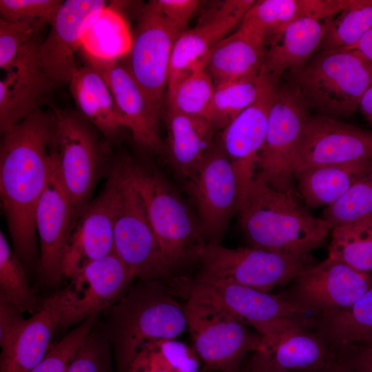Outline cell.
Returning <instances> with one entry per match:
<instances>
[{"instance_id": "obj_1", "label": "cell", "mask_w": 372, "mask_h": 372, "mask_svg": "<svg viewBox=\"0 0 372 372\" xmlns=\"http://www.w3.org/2000/svg\"><path fill=\"white\" fill-rule=\"evenodd\" d=\"M3 136L0 145V198L14 251L23 265L39 261L36 208L56 157L54 113L40 109Z\"/></svg>"}, {"instance_id": "obj_2", "label": "cell", "mask_w": 372, "mask_h": 372, "mask_svg": "<svg viewBox=\"0 0 372 372\" xmlns=\"http://www.w3.org/2000/svg\"><path fill=\"white\" fill-rule=\"evenodd\" d=\"M236 213L249 247L289 255L308 256L333 229L303 207L295 192L277 190L258 178L247 189Z\"/></svg>"}, {"instance_id": "obj_3", "label": "cell", "mask_w": 372, "mask_h": 372, "mask_svg": "<svg viewBox=\"0 0 372 372\" xmlns=\"http://www.w3.org/2000/svg\"><path fill=\"white\" fill-rule=\"evenodd\" d=\"M98 327L110 345L116 372H128L144 342L175 338L187 328V319L184 305L162 280H139L105 309Z\"/></svg>"}, {"instance_id": "obj_4", "label": "cell", "mask_w": 372, "mask_h": 372, "mask_svg": "<svg viewBox=\"0 0 372 372\" xmlns=\"http://www.w3.org/2000/svg\"><path fill=\"white\" fill-rule=\"evenodd\" d=\"M125 169L145 204L161 250L172 270L194 260L206 245L198 218L160 174L130 159Z\"/></svg>"}, {"instance_id": "obj_5", "label": "cell", "mask_w": 372, "mask_h": 372, "mask_svg": "<svg viewBox=\"0 0 372 372\" xmlns=\"http://www.w3.org/2000/svg\"><path fill=\"white\" fill-rule=\"evenodd\" d=\"M295 87L324 116H348L372 85V61L356 50L317 52L294 74Z\"/></svg>"}, {"instance_id": "obj_6", "label": "cell", "mask_w": 372, "mask_h": 372, "mask_svg": "<svg viewBox=\"0 0 372 372\" xmlns=\"http://www.w3.org/2000/svg\"><path fill=\"white\" fill-rule=\"evenodd\" d=\"M187 328L205 372H238L251 353L265 351L262 337L211 300L185 293Z\"/></svg>"}, {"instance_id": "obj_7", "label": "cell", "mask_w": 372, "mask_h": 372, "mask_svg": "<svg viewBox=\"0 0 372 372\" xmlns=\"http://www.w3.org/2000/svg\"><path fill=\"white\" fill-rule=\"evenodd\" d=\"M195 280L229 282L264 292L293 280L311 265L310 256H294L252 247L231 249L206 244L200 251Z\"/></svg>"}, {"instance_id": "obj_8", "label": "cell", "mask_w": 372, "mask_h": 372, "mask_svg": "<svg viewBox=\"0 0 372 372\" xmlns=\"http://www.w3.org/2000/svg\"><path fill=\"white\" fill-rule=\"evenodd\" d=\"M119 198L114 231V252L138 280H163L173 271L149 218L144 200L122 163Z\"/></svg>"}, {"instance_id": "obj_9", "label": "cell", "mask_w": 372, "mask_h": 372, "mask_svg": "<svg viewBox=\"0 0 372 372\" xmlns=\"http://www.w3.org/2000/svg\"><path fill=\"white\" fill-rule=\"evenodd\" d=\"M182 293H195L219 304L263 338L265 346L296 322L315 323L310 311L289 299L248 287L223 282L180 279Z\"/></svg>"}, {"instance_id": "obj_10", "label": "cell", "mask_w": 372, "mask_h": 372, "mask_svg": "<svg viewBox=\"0 0 372 372\" xmlns=\"http://www.w3.org/2000/svg\"><path fill=\"white\" fill-rule=\"evenodd\" d=\"M184 30L163 15L155 1H149L141 12L122 63L159 116L174 46Z\"/></svg>"}, {"instance_id": "obj_11", "label": "cell", "mask_w": 372, "mask_h": 372, "mask_svg": "<svg viewBox=\"0 0 372 372\" xmlns=\"http://www.w3.org/2000/svg\"><path fill=\"white\" fill-rule=\"evenodd\" d=\"M307 107L295 86L276 88L256 178L277 190L295 192L292 160L309 116Z\"/></svg>"}, {"instance_id": "obj_12", "label": "cell", "mask_w": 372, "mask_h": 372, "mask_svg": "<svg viewBox=\"0 0 372 372\" xmlns=\"http://www.w3.org/2000/svg\"><path fill=\"white\" fill-rule=\"evenodd\" d=\"M185 187L196 207L206 244H219L239 204L236 176L220 139L213 143Z\"/></svg>"}, {"instance_id": "obj_13", "label": "cell", "mask_w": 372, "mask_h": 372, "mask_svg": "<svg viewBox=\"0 0 372 372\" xmlns=\"http://www.w3.org/2000/svg\"><path fill=\"white\" fill-rule=\"evenodd\" d=\"M53 113L58 167L76 217L89 203L100 165L101 147L93 125L79 112L54 109Z\"/></svg>"}, {"instance_id": "obj_14", "label": "cell", "mask_w": 372, "mask_h": 372, "mask_svg": "<svg viewBox=\"0 0 372 372\" xmlns=\"http://www.w3.org/2000/svg\"><path fill=\"white\" fill-rule=\"evenodd\" d=\"M118 198L116 166L103 191L80 210L72 223L63 258V277L71 280L89 263L114 252Z\"/></svg>"}, {"instance_id": "obj_15", "label": "cell", "mask_w": 372, "mask_h": 372, "mask_svg": "<svg viewBox=\"0 0 372 372\" xmlns=\"http://www.w3.org/2000/svg\"><path fill=\"white\" fill-rule=\"evenodd\" d=\"M293 280L289 300L320 316L349 308L372 287L369 273L329 258L309 265Z\"/></svg>"}, {"instance_id": "obj_16", "label": "cell", "mask_w": 372, "mask_h": 372, "mask_svg": "<svg viewBox=\"0 0 372 372\" xmlns=\"http://www.w3.org/2000/svg\"><path fill=\"white\" fill-rule=\"evenodd\" d=\"M74 218V205L56 157L34 216L40 244L38 271L41 281L47 287L56 285L63 277V258Z\"/></svg>"}, {"instance_id": "obj_17", "label": "cell", "mask_w": 372, "mask_h": 372, "mask_svg": "<svg viewBox=\"0 0 372 372\" xmlns=\"http://www.w3.org/2000/svg\"><path fill=\"white\" fill-rule=\"evenodd\" d=\"M372 159V131L324 115L309 116L292 160L304 168Z\"/></svg>"}, {"instance_id": "obj_18", "label": "cell", "mask_w": 372, "mask_h": 372, "mask_svg": "<svg viewBox=\"0 0 372 372\" xmlns=\"http://www.w3.org/2000/svg\"><path fill=\"white\" fill-rule=\"evenodd\" d=\"M107 7L103 0L63 1L45 39L38 46L41 65L57 85L68 84L78 69L76 52L90 26Z\"/></svg>"}, {"instance_id": "obj_19", "label": "cell", "mask_w": 372, "mask_h": 372, "mask_svg": "<svg viewBox=\"0 0 372 372\" xmlns=\"http://www.w3.org/2000/svg\"><path fill=\"white\" fill-rule=\"evenodd\" d=\"M72 298L68 287L39 303L37 311L1 348L0 372H29L44 358L56 331L68 327Z\"/></svg>"}, {"instance_id": "obj_20", "label": "cell", "mask_w": 372, "mask_h": 372, "mask_svg": "<svg viewBox=\"0 0 372 372\" xmlns=\"http://www.w3.org/2000/svg\"><path fill=\"white\" fill-rule=\"evenodd\" d=\"M276 85L269 78L259 96L222 132L220 141L236 176L239 203L256 176Z\"/></svg>"}, {"instance_id": "obj_21", "label": "cell", "mask_w": 372, "mask_h": 372, "mask_svg": "<svg viewBox=\"0 0 372 372\" xmlns=\"http://www.w3.org/2000/svg\"><path fill=\"white\" fill-rule=\"evenodd\" d=\"M33 37L0 81V131L6 133L33 114L57 85L44 72Z\"/></svg>"}, {"instance_id": "obj_22", "label": "cell", "mask_w": 372, "mask_h": 372, "mask_svg": "<svg viewBox=\"0 0 372 372\" xmlns=\"http://www.w3.org/2000/svg\"><path fill=\"white\" fill-rule=\"evenodd\" d=\"M85 60L105 79L123 126L130 130L134 141L156 153L166 152L158 130L159 115L153 110L143 91L125 67L119 61Z\"/></svg>"}, {"instance_id": "obj_23", "label": "cell", "mask_w": 372, "mask_h": 372, "mask_svg": "<svg viewBox=\"0 0 372 372\" xmlns=\"http://www.w3.org/2000/svg\"><path fill=\"white\" fill-rule=\"evenodd\" d=\"M134 279L114 252L87 265L71 279L72 300L68 326L81 323L110 307L122 297Z\"/></svg>"}, {"instance_id": "obj_24", "label": "cell", "mask_w": 372, "mask_h": 372, "mask_svg": "<svg viewBox=\"0 0 372 372\" xmlns=\"http://www.w3.org/2000/svg\"><path fill=\"white\" fill-rule=\"evenodd\" d=\"M253 0H227L211 8L194 28L185 30L174 46L167 89L196 61L205 56L242 20Z\"/></svg>"}, {"instance_id": "obj_25", "label": "cell", "mask_w": 372, "mask_h": 372, "mask_svg": "<svg viewBox=\"0 0 372 372\" xmlns=\"http://www.w3.org/2000/svg\"><path fill=\"white\" fill-rule=\"evenodd\" d=\"M266 39L241 23L233 34L218 42L205 56V66L214 83L258 76L267 52Z\"/></svg>"}, {"instance_id": "obj_26", "label": "cell", "mask_w": 372, "mask_h": 372, "mask_svg": "<svg viewBox=\"0 0 372 372\" xmlns=\"http://www.w3.org/2000/svg\"><path fill=\"white\" fill-rule=\"evenodd\" d=\"M331 19L306 17L288 25L267 43L260 74L276 85L284 72H299L317 52Z\"/></svg>"}, {"instance_id": "obj_27", "label": "cell", "mask_w": 372, "mask_h": 372, "mask_svg": "<svg viewBox=\"0 0 372 372\" xmlns=\"http://www.w3.org/2000/svg\"><path fill=\"white\" fill-rule=\"evenodd\" d=\"M165 152L173 168L185 182L196 172L214 143L216 132L204 117L187 115L167 107Z\"/></svg>"}, {"instance_id": "obj_28", "label": "cell", "mask_w": 372, "mask_h": 372, "mask_svg": "<svg viewBox=\"0 0 372 372\" xmlns=\"http://www.w3.org/2000/svg\"><path fill=\"white\" fill-rule=\"evenodd\" d=\"M351 0L255 1L241 23L251 25L266 39V44L288 25L302 18L329 20Z\"/></svg>"}, {"instance_id": "obj_29", "label": "cell", "mask_w": 372, "mask_h": 372, "mask_svg": "<svg viewBox=\"0 0 372 372\" xmlns=\"http://www.w3.org/2000/svg\"><path fill=\"white\" fill-rule=\"evenodd\" d=\"M68 85L78 112L107 139L124 128L111 90L96 69L87 63L78 68Z\"/></svg>"}, {"instance_id": "obj_30", "label": "cell", "mask_w": 372, "mask_h": 372, "mask_svg": "<svg viewBox=\"0 0 372 372\" xmlns=\"http://www.w3.org/2000/svg\"><path fill=\"white\" fill-rule=\"evenodd\" d=\"M311 325L295 323L265 346V351L279 366L291 372H316L337 359L327 342L310 332Z\"/></svg>"}, {"instance_id": "obj_31", "label": "cell", "mask_w": 372, "mask_h": 372, "mask_svg": "<svg viewBox=\"0 0 372 372\" xmlns=\"http://www.w3.org/2000/svg\"><path fill=\"white\" fill-rule=\"evenodd\" d=\"M372 169V159L322 165L297 171L294 178L305 204L313 208L330 205Z\"/></svg>"}, {"instance_id": "obj_32", "label": "cell", "mask_w": 372, "mask_h": 372, "mask_svg": "<svg viewBox=\"0 0 372 372\" xmlns=\"http://www.w3.org/2000/svg\"><path fill=\"white\" fill-rule=\"evenodd\" d=\"M316 325L318 335L337 349L372 342V287L349 308L321 316Z\"/></svg>"}, {"instance_id": "obj_33", "label": "cell", "mask_w": 372, "mask_h": 372, "mask_svg": "<svg viewBox=\"0 0 372 372\" xmlns=\"http://www.w3.org/2000/svg\"><path fill=\"white\" fill-rule=\"evenodd\" d=\"M132 34L122 14L107 6L87 31L81 46L85 59L119 61L128 53Z\"/></svg>"}, {"instance_id": "obj_34", "label": "cell", "mask_w": 372, "mask_h": 372, "mask_svg": "<svg viewBox=\"0 0 372 372\" xmlns=\"http://www.w3.org/2000/svg\"><path fill=\"white\" fill-rule=\"evenodd\" d=\"M328 258L353 269L372 271V214L334 227Z\"/></svg>"}, {"instance_id": "obj_35", "label": "cell", "mask_w": 372, "mask_h": 372, "mask_svg": "<svg viewBox=\"0 0 372 372\" xmlns=\"http://www.w3.org/2000/svg\"><path fill=\"white\" fill-rule=\"evenodd\" d=\"M269 78L258 76L215 83L207 119L216 130H223L260 94Z\"/></svg>"}, {"instance_id": "obj_36", "label": "cell", "mask_w": 372, "mask_h": 372, "mask_svg": "<svg viewBox=\"0 0 372 372\" xmlns=\"http://www.w3.org/2000/svg\"><path fill=\"white\" fill-rule=\"evenodd\" d=\"M214 87L215 83L205 68L203 57L167 89V107L207 118Z\"/></svg>"}, {"instance_id": "obj_37", "label": "cell", "mask_w": 372, "mask_h": 372, "mask_svg": "<svg viewBox=\"0 0 372 372\" xmlns=\"http://www.w3.org/2000/svg\"><path fill=\"white\" fill-rule=\"evenodd\" d=\"M372 28V0H351L329 22L317 52L346 50Z\"/></svg>"}, {"instance_id": "obj_38", "label": "cell", "mask_w": 372, "mask_h": 372, "mask_svg": "<svg viewBox=\"0 0 372 372\" xmlns=\"http://www.w3.org/2000/svg\"><path fill=\"white\" fill-rule=\"evenodd\" d=\"M0 295L22 313L33 314L39 309L33 289L29 285L23 265L0 232Z\"/></svg>"}, {"instance_id": "obj_39", "label": "cell", "mask_w": 372, "mask_h": 372, "mask_svg": "<svg viewBox=\"0 0 372 372\" xmlns=\"http://www.w3.org/2000/svg\"><path fill=\"white\" fill-rule=\"evenodd\" d=\"M372 214V169L338 200L327 206L322 218L333 227Z\"/></svg>"}, {"instance_id": "obj_40", "label": "cell", "mask_w": 372, "mask_h": 372, "mask_svg": "<svg viewBox=\"0 0 372 372\" xmlns=\"http://www.w3.org/2000/svg\"><path fill=\"white\" fill-rule=\"evenodd\" d=\"M141 346L169 372H205L194 348L174 338L149 340Z\"/></svg>"}, {"instance_id": "obj_41", "label": "cell", "mask_w": 372, "mask_h": 372, "mask_svg": "<svg viewBox=\"0 0 372 372\" xmlns=\"http://www.w3.org/2000/svg\"><path fill=\"white\" fill-rule=\"evenodd\" d=\"M98 315L83 320L51 347L29 372H65L80 346L96 325Z\"/></svg>"}, {"instance_id": "obj_42", "label": "cell", "mask_w": 372, "mask_h": 372, "mask_svg": "<svg viewBox=\"0 0 372 372\" xmlns=\"http://www.w3.org/2000/svg\"><path fill=\"white\" fill-rule=\"evenodd\" d=\"M65 372H112L110 345L96 325L80 346Z\"/></svg>"}, {"instance_id": "obj_43", "label": "cell", "mask_w": 372, "mask_h": 372, "mask_svg": "<svg viewBox=\"0 0 372 372\" xmlns=\"http://www.w3.org/2000/svg\"><path fill=\"white\" fill-rule=\"evenodd\" d=\"M62 3L60 0H0L1 19L28 22L41 29L51 24Z\"/></svg>"}, {"instance_id": "obj_44", "label": "cell", "mask_w": 372, "mask_h": 372, "mask_svg": "<svg viewBox=\"0 0 372 372\" xmlns=\"http://www.w3.org/2000/svg\"><path fill=\"white\" fill-rule=\"evenodd\" d=\"M40 29L28 22H12L0 19V68L7 71L22 48Z\"/></svg>"}, {"instance_id": "obj_45", "label": "cell", "mask_w": 372, "mask_h": 372, "mask_svg": "<svg viewBox=\"0 0 372 372\" xmlns=\"http://www.w3.org/2000/svg\"><path fill=\"white\" fill-rule=\"evenodd\" d=\"M163 15L171 22L185 28L200 4L198 0H154Z\"/></svg>"}, {"instance_id": "obj_46", "label": "cell", "mask_w": 372, "mask_h": 372, "mask_svg": "<svg viewBox=\"0 0 372 372\" xmlns=\"http://www.w3.org/2000/svg\"><path fill=\"white\" fill-rule=\"evenodd\" d=\"M17 307L0 295V346L6 345L24 323L25 318Z\"/></svg>"}, {"instance_id": "obj_47", "label": "cell", "mask_w": 372, "mask_h": 372, "mask_svg": "<svg viewBox=\"0 0 372 372\" xmlns=\"http://www.w3.org/2000/svg\"><path fill=\"white\" fill-rule=\"evenodd\" d=\"M238 372H291L277 365L265 351L250 353Z\"/></svg>"}, {"instance_id": "obj_48", "label": "cell", "mask_w": 372, "mask_h": 372, "mask_svg": "<svg viewBox=\"0 0 372 372\" xmlns=\"http://www.w3.org/2000/svg\"><path fill=\"white\" fill-rule=\"evenodd\" d=\"M358 347L349 349L351 351L349 356L340 358L360 372H372V344Z\"/></svg>"}, {"instance_id": "obj_49", "label": "cell", "mask_w": 372, "mask_h": 372, "mask_svg": "<svg viewBox=\"0 0 372 372\" xmlns=\"http://www.w3.org/2000/svg\"><path fill=\"white\" fill-rule=\"evenodd\" d=\"M128 372H169L143 346L132 360Z\"/></svg>"}, {"instance_id": "obj_50", "label": "cell", "mask_w": 372, "mask_h": 372, "mask_svg": "<svg viewBox=\"0 0 372 372\" xmlns=\"http://www.w3.org/2000/svg\"><path fill=\"white\" fill-rule=\"evenodd\" d=\"M356 50L372 61V28L354 45L344 50Z\"/></svg>"}, {"instance_id": "obj_51", "label": "cell", "mask_w": 372, "mask_h": 372, "mask_svg": "<svg viewBox=\"0 0 372 372\" xmlns=\"http://www.w3.org/2000/svg\"><path fill=\"white\" fill-rule=\"evenodd\" d=\"M359 107L366 120L372 124V85L363 95Z\"/></svg>"}, {"instance_id": "obj_52", "label": "cell", "mask_w": 372, "mask_h": 372, "mask_svg": "<svg viewBox=\"0 0 372 372\" xmlns=\"http://www.w3.org/2000/svg\"><path fill=\"white\" fill-rule=\"evenodd\" d=\"M316 372H360L342 360L340 358L333 362L326 368Z\"/></svg>"}, {"instance_id": "obj_53", "label": "cell", "mask_w": 372, "mask_h": 372, "mask_svg": "<svg viewBox=\"0 0 372 372\" xmlns=\"http://www.w3.org/2000/svg\"><path fill=\"white\" fill-rule=\"evenodd\" d=\"M372 344V342L368 343V344Z\"/></svg>"}]
</instances>
